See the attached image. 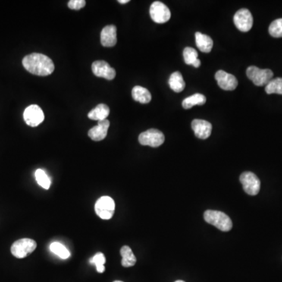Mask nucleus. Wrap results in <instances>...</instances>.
I'll return each instance as SVG.
<instances>
[{"label":"nucleus","instance_id":"8","mask_svg":"<svg viewBox=\"0 0 282 282\" xmlns=\"http://www.w3.org/2000/svg\"><path fill=\"white\" fill-rule=\"evenodd\" d=\"M150 15L155 23L163 24L171 18V12L166 4L156 1L150 7Z\"/></svg>","mask_w":282,"mask_h":282},{"label":"nucleus","instance_id":"19","mask_svg":"<svg viewBox=\"0 0 282 282\" xmlns=\"http://www.w3.org/2000/svg\"><path fill=\"white\" fill-rule=\"evenodd\" d=\"M169 85L172 90L176 92H182L186 86L183 76L179 72H175L170 76Z\"/></svg>","mask_w":282,"mask_h":282},{"label":"nucleus","instance_id":"29","mask_svg":"<svg viewBox=\"0 0 282 282\" xmlns=\"http://www.w3.org/2000/svg\"><path fill=\"white\" fill-rule=\"evenodd\" d=\"M129 2V0H119V3L121 4H126Z\"/></svg>","mask_w":282,"mask_h":282},{"label":"nucleus","instance_id":"15","mask_svg":"<svg viewBox=\"0 0 282 282\" xmlns=\"http://www.w3.org/2000/svg\"><path fill=\"white\" fill-rule=\"evenodd\" d=\"M101 42L103 46L112 47L117 43V29L114 26H108L101 31Z\"/></svg>","mask_w":282,"mask_h":282},{"label":"nucleus","instance_id":"11","mask_svg":"<svg viewBox=\"0 0 282 282\" xmlns=\"http://www.w3.org/2000/svg\"><path fill=\"white\" fill-rule=\"evenodd\" d=\"M92 70L95 76L108 80H112L116 76L115 70L104 61H94L92 64Z\"/></svg>","mask_w":282,"mask_h":282},{"label":"nucleus","instance_id":"3","mask_svg":"<svg viewBox=\"0 0 282 282\" xmlns=\"http://www.w3.org/2000/svg\"><path fill=\"white\" fill-rule=\"evenodd\" d=\"M246 75L257 86H267L274 77V73L270 69H261L255 66H250L246 70Z\"/></svg>","mask_w":282,"mask_h":282},{"label":"nucleus","instance_id":"28","mask_svg":"<svg viewBox=\"0 0 282 282\" xmlns=\"http://www.w3.org/2000/svg\"><path fill=\"white\" fill-rule=\"evenodd\" d=\"M85 0H70L67 4V7L72 10H80L86 6Z\"/></svg>","mask_w":282,"mask_h":282},{"label":"nucleus","instance_id":"14","mask_svg":"<svg viewBox=\"0 0 282 282\" xmlns=\"http://www.w3.org/2000/svg\"><path fill=\"white\" fill-rule=\"evenodd\" d=\"M110 122L108 120L98 121V125L89 129L88 136L94 141L103 140L108 134Z\"/></svg>","mask_w":282,"mask_h":282},{"label":"nucleus","instance_id":"21","mask_svg":"<svg viewBox=\"0 0 282 282\" xmlns=\"http://www.w3.org/2000/svg\"><path fill=\"white\" fill-rule=\"evenodd\" d=\"M123 260H122V265L124 267H133L136 264V258L133 254V251L130 247L125 245L120 251Z\"/></svg>","mask_w":282,"mask_h":282},{"label":"nucleus","instance_id":"6","mask_svg":"<svg viewBox=\"0 0 282 282\" xmlns=\"http://www.w3.org/2000/svg\"><path fill=\"white\" fill-rule=\"evenodd\" d=\"M165 141V136L160 130L156 129H150L139 136V142L144 146L158 148L161 146Z\"/></svg>","mask_w":282,"mask_h":282},{"label":"nucleus","instance_id":"17","mask_svg":"<svg viewBox=\"0 0 282 282\" xmlns=\"http://www.w3.org/2000/svg\"><path fill=\"white\" fill-rule=\"evenodd\" d=\"M110 109L108 106L104 104H100L97 106L94 109L91 110L88 113V118L92 120L96 121H102V120H107V118L109 115Z\"/></svg>","mask_w":282,"mask_h":282},{"label":"nucleus","instance_id":"26","mask_svg":"<svg viewBox=\"0 0 282 282\" xmlns=\"http://www.w3.org/2000/svg\"><path fill=\"white\" fill-rule=\"evenodd\" d=\"M89 263L91 264H94L96 265L97 271L98 273H104L105 270V267H104V264L106 263L105 256L104 254L101 252H98L96 255L92 256V258L89 260Z\"/></svg>","mask_w":282,"mask_h":282},{"label":"nucleus","instance_id":"7","mask_svg":"<svg viewBox=\"0 0 282 282\" xmlns=\"http://www.w3.org/2000/svg\"><path fill=\"white\" fill-rule=\"evenodd\" d=\"M240 182L243 186L244 191L248 195H258L261 190V180L255 173L252 172H245L240 176Z\"/></svg>","mask_w":282,"mask_h":282},{"label":"nucleus","instance_id":"18","mask_svg":"<svg viewBox=\"0 0 282 282\" xmlns=\"http://www.w3.org/2000/svg\"><path fill=\"white\" fill-rule=\"evenodd\" d=\"M133 99L141 104H148L151 101V92L143 86H136L132 90Z\"/></svg>","mask_w":282,"mask_h":282},{"label":"nucleus","instance_id":"10","mask_svg":"<svg viewBox=\"0 0 282 282\" xmlns=\"http://www.w3.org/2000/svg\"><path fill=\"white\" fill-rule=\"evenodd\" d=\"M233 23L241 32H249L253 25L252 14L247 9H241L234 14Z\"/></svg>","mask_w":282,"mask_h":282},{"label":"nucleus","instance_id":"27","mask_svg":"<svg viewBox=\"0 0 282 282\" xmlns=\"http://www.w3.org/2000/svg\"><path fill=\"white\" fill-rule=\"evenodd\" d=\"M269 33L274 38L282 37V18L277 19L270 24Z\"/></svg>","mask_w":282,"mask_h":282},{"label":"nucleus","instance_id":"31","mask_svg":"<svg viewBox=\"0 0 282 282\" xmlns=\"http://www.w3.org/2000/svg\"><path fill=\"white\" fill-rule=\"evenodd\" d=\"M114 282H123V281H121V280H115V281H114Z\"/></svg>","mask_w":282,"mask_h":282},{"label":"nucleus","instance_id":"5","mask_svg":"<svg viewBox=\"0 0 282 282\" xmlns=\"http://www.w3.org/2000/svg\"><path fill=\"white\" fill-rule=\"evenodd\" d=\"M115 204L111 197L104 196L97 201L95 212L102 220H110L114 216Z\"/></svg>","mask_w":282,"mask_h":282},{"label":"nucleus","instance_id":"25","mask_svg":"<svg viewBox=\"0 0 282 282\" xmlns=\"http://www.w3.org/2000/svg\"><path fill=\"white\" fill-rule=\"evenodd\" d=\"M35 175L36 181L39 183V186H42L45 190H48L51 187V179L49 178V176H47L44 170L39 169L35 171Z\"/></svg>","mask_w":282,"mask_h":282},{"label":"nucleus","instance_id":"1","mask_svg":"<svg viewBox=\"0 0 282 282\" xmlns=\"http://www.w3.org/2000/svg\"><path fill=\"white\" fill-rule=\"evenodd\" d=\"M22 64L29 73L35 76H49L54 70V64L52 60L42 54L34 53L26 56L24 57Z\"/></svg>","mask_w":282,"mask_h":282},{"label":"nucleus","instance_id":"9","mask_svg":"<svg viewBox=\"0 0 282 282\" xmlns=\"http://www.w3.org/2000/svg\"><path fill=\"white\" fill-rule=\"evenodd\" d=\"M24 120L28 126L36 127L44 121L45 116L39 106L32 104L24 111Z\"/></svg>","mask_w":282,"mask_h":282},{"label":"nucleus","instance_id":"23","mask_svg":"<svg viewBox=\"0 0 282 282\" xmlns=\"http://www.w3.org/2000/svg\"><path fill=\"white\" fill-rule=\"evenodd\" d=\"M50 249H51L53 253L56 254L57 256L63 258V260H67V258H68L70 256V252H69L68 249L63 244L60 243V242H55L51 243Z\"/></svg>","mask_w":282,"mask_h":282},{"label":"nucleus","instance_id":"16","mask_svg":"<svg viewBox=\"0 0 282 282\" xmlns=\"http://www.w3.org/2000/svg\"><path fill=\"white\" fill-rule=\"evenodd\" d=\"M195 40H196L195 42H196L197 47L202 52L206 53V54L211 52L214 46V41L208 35H204L201 32H196Z\"/></svg>","mask_w":282,"mask_h":282},{"label":"nucleus","instance_id":"20","mask_svg":"<svg viewBox=\"0 0 282 282\" xmlns=\"http://www.w3.org/2000/svg\"><path fill=\"white\" fill-rule=\"evenodd\" d=\"M183 58H184V62L188 65H192L195 67H198L201 65V61L198 59V52L192 47H186L183 50Z\"/></svg>","mask_w":282,"mask_h":282},{"label":"nucleus","instance_id":"4","mask_svg":"<svg viewBox=\"0 0 282 282\" xmlns=\"http://www.w3.org/2000/svg\"><path fill=\"white\" fill-rule=\"evenodd\" d=\"M36 247L37 244L32 239H20L12 245L11 253L16 258H23L33 252Z\"/></svg>","mask_w":282,"mask_h":282},{"label":"nucleus","instance_id":"12","mask_svg":"<svg viewBox=\"0 0 282 282\" xmlns=\"http://www.w3.org/2000/svg\"><path fill=\"white\" fill-rule=\"evenodd\" d=\"M215 79L217 81L218 86L224 90H233L237 88L239 84L237 79L234 76L229 74L224 70H218L216 73Z\"/></svg>","mask_w":282,"mask_h":282},{"label":"nucleus","instance_id":"30","mask_svg":"<svg viewBox=\"0 0 282 282\" xmlns=\"http://www.w3.org/2000/svg\"><path fill=\"white\" fill-rule=\"evenodd\" d=\"M175 282H185V281H183V280H176V281H175Z\"/></svg>","mask_w":282,"mask_h":282},{"label":"nucleus","instance_id":"2","mask_svg":"<svg viewBox=\"0 0 282 282\" xmlns=\"http://www.w3.org/2000/svg\"><path fill=\"white\" fill-rule=\"evenodd\" d=\"M204 219L205 222L211 225L215 226L221 231H229L233 227V223L230 217L223 212L207 210L204 214Z\"/></svg>","mask_w":282,"mask_h":282},{"label":"nucleus","instance_id":"24","mask_svg":"<svg viewBox=\"0 0 282 282\" xmlns=\"http://www.w3.org/2000/svg\"><path fill=\"white\" fill-rule=\"evenodd\" d=\"M265 91L267 94L277 93L282 95V78L271 79L265 86Z\"/></svg>","mask_w":282,"mask_h":282},{"label":"nucleus","instance_id":"13","mask_svg":"<svg viewBox=\"0 0 282 282\" xmlns=\"http://www.w3.org/2000/svg\"><path fill=\"white\" fill-rule=\"evenodd\" d=\"M192 127L195 136L202 139L209 137L213 129L211 123L202 120H193Z\"/></svg>","mask_w":282,"mask_h":282},{"label":"nucleus","instance_id":"22","mask_svg":"<svg viewBox=\"0 0 282 282\" xmlns=\"http://www.w3.org/2000/svg\"><path fill=\"white\" fill-rule=\"evenodd\" d=\"M206 102V98L203 94L195 93L183 100L182 106L184 109H190L195 105H203Z\"/></svg>","mask_w":282,"mask_h":282}]
</instances>
